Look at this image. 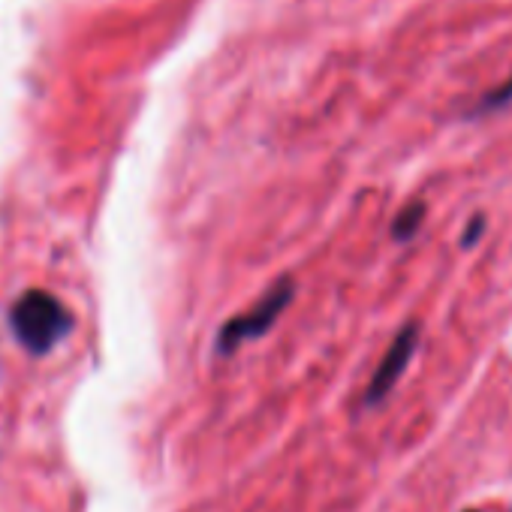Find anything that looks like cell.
<instances>
[{
    "mask_svg": "<svg viewBox=\"0 0 512 512\" xmlns=\"http://www.w3.org/2000/svg\"><path fill=\"white\" fill-rule=\"evenodd\" d=\"M416 347H419V326H416V323H407V326L392 338L389 350L383 353V359H380V365H377V371H374V377H371V383H368V389H365V404H368V407H374V404H380L383 398H389V392L398 386L401 374L407 371V365H410Z\"/></svg>",
    "mask_w": 512,
    "mask_h": 512,
    "instance_id": "cell-3",
    "label": "cell"
},
{
    "mask_svg": "<svg viewBox=\"0 0 512 512\" xmlns=\"http://www.w3.org/2000/svg\"><path fill=\"white\" fill-rule=\"evenodd\" d=\"M482 232H485V217H482V214H476V217L467 223V229H464V235H461V244H464V247H473V244H476V238H479Z\"/></svg>",
    "mask_w": 512,
    "mask_h": 512,
    "instance_id": "cell-6",
    "label": "cell"
},
{
    "mask_svg": "<svg viewBox=\"0 0 512 512\" xmlns=\"http://www.w3.org/2000/svg\"><path fill=\"white\" fill-rule=\"evenodd\" d=\"M467 512H473V509H467Z\"/></svg>",
    "mask_w": 512,
    "mask_h": 512,
    "instance_id": "cell-7",
    "label": "cell"
},
{
    "mask_svg": "<svg viewBox=\"0 0 512 512\" xmlns=\"http://www.w3.org/2000/svg\"><path fill=\"white\" fill-rule=\"evenodd\" d=\"M512 103V76L506 79V82H500L494 91H488L482 100H479V106H476V112L482 115V112H497V109H503V106H509Z\"/></svg>",
    "mask_w": 512,
    "mask_h": 512,
    "instance_id": "cell-5",
    "label": "cell"
},
{
    "mask_svg": "<svg viewBox=\"0 0 512 512\" xmlns=\"http://www.w3.org/2000/svg\"><path fill=\"white\" fill-rule=\"evenodd\" d=\"M10 326L16 341L34 353L46 356L73 332V314L46 290H28L10 311Z\"/></svg>",
    "mask_w": 512,
    "mask_h": 512,
    "instance_id": "cell-1",
    "label": "cell"
},
{
    "mask_svg": "<svg viewBox=\"0 0 512 512\" xmlns=\"http://www.w3.org/2000/svg\"><path fill=\"white\" fill-rule=\"evenodd\" d=\"M293 296H296V284H293L290 278L275 281V284L260 296V302H256L253 308H247L244 314L232 317V320L217 332V353H220V356H229V353H235L241 344L263 338V335L278 323V317L290 308Z\"/></svg>",
    "mask_w": 512,
    "mask_h": 512,
    "instance_id": "cell-2",
    "label": "cell"
},
{
    "mask_svg": "<svg viewBox=\"0 0 512 512\" xmlns=\"http://www.w3.org/2000/svg\"><path fill=\"white\" fill-rule=\"evenodd\" d=\"M422 220H425V202H422V199L407 202V205L395 214V220H392V238H395V241H410V238L422 229Z\"/></svg>",
    "mask_w": 512,
    "mask_h": 512,
    "instance_id": "cell-4",
    "label": "cell"
}]
</instances>
